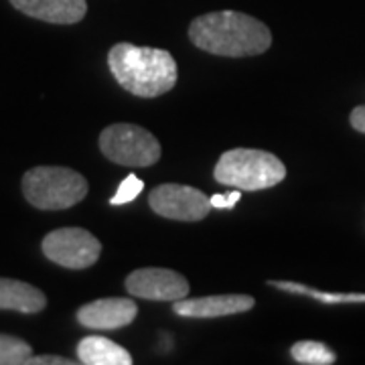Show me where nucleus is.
<instances>
[{"label":"nucleus","mask_w":365,"mask_h":365,"mask_svg":"<svg viewBox=\"0 0 365 365\" xmlns=\"http://www.w3.org/2000/svg\"><path fill=\"white\" fill-rule=\"evenodd\" d=\"M189 39L203 51L222 57L262 55L272 45V33L262 21L237 11H217L197 16Z\"/></svg>","instance_id":"nucleus-1"},{"label":"nucleus","mask_w":365,"mask_h":365,"mask_svg":"<svg viewBox=\"0 0 365 365\" xmlns=\"http://www.w3.org/2000/svg\"><path fill=\"white\" fill-rule=\"evenodd\" d=\"M108 66L118 83L138 98H158L175 88L179 69L165 49L118 43L108 53Z\"/></svg>","instance_id":"nucleus-2"},{"label":"nucleus","mask_w":365,"mask_h":365,"mask_svg":"<svg viewBox=\"0 0 365 365\" xmlns=\"http://www.w3.org/2000/svg\"><path fill=\"white\" fill-rule=\"evenodd\" d=\"M213 177L217 182L240 191H262L284 181L287 167L272 153L258 148H234L220 157Z\"/></svg>","instance_id":"nucleus-3"},{"label":"nucleus","mask_w":365,"mask_h":365,"mask_svg":"<svg viewBox=\"0 0 365 365\" xmlns=\"http://www.w3.org/2000/svg\"><path fill=\"white\" fill-rule=\"evenodd\" d=\"M88 189L86 177L67 167H35L23 177V195L43 211L73 207L86 199Z\"/></svg>","instance_id":"nucleus-4"},{"label":"nucleus","mask_w":365,"mask_h":365,"mask_svg":"<svg viewBox=\"0 0 365 365\" xmlns=\"http://www.w3.org/2000/svg\"><path fill=\"white\" fill-rule=\"evenodd\" d=\"M104 157L124 167H153L163 155L157 138L136 124H112L100 134Z\"/></svg>","instance_id":"nucleus-5"},{"label":"nucleus","mask_w":365,"mask_h":365,"mask_svg":"<svg viewBox=\"0 0 365 365\" xmlns=\"http://www.w3.org/2000/svg\"><path fill=\"white\" fill-rule=\"evenodd\" d=\"M43 254L47 260L55 262L69 270H83L93 266L100 254L102 244L93 234L83 227H61L43 237Z\"/></svg>","instance_id":"nucleus-6"},{"label":"nucleus","mask_w":365,"mask_h":365,"mask_svg":"<svg viewBox=\"0 0 365 365\" xmlns=\"http://www.w3.org/2000/svg\"><path fill=\"white\" fill-rule=\"evenodd\" d=\"M148 205L160 217L175 222H201L211 209L209 197L203 191L175 182L155 187L148 195Z\"/></svg>","instance_id":"nucleus-7"},{"label":"nucleus","mask_w":365,"mask_h":365,"mask_svg":"<svg viewBox=\"0 0 365 365\" xmlns=\"http://www.w3.org/2000/svg\"><path fill=\"white\" fill-rule=\"evenodd\" d=\"M126 290L132 297L163 302H177L189 297V282L185 276L167 268H140L128 274Z\"/></svg>","instance_id":"nucleus-8"},{"label":"nucleus","mask_w":365,"mask_h":365,"mask_svg":"<svg viewBox=\"0 0 365 365\" xmlns=\"http://www.w3.org/2000/svg\"><path fill=\"white\" fill-rule=\"evenodd\" d=\"M138 314V307L132 299H100L79 307V325L88 329H120L130 325Z\"/></svg>","instance_id":"nucleus-9"},{"label":"nucleus","mask_w":365,"mask_h":365,"mask_svg":"<svg viewBox=\"0 0 365 365\" xmlns=\"http://www.w3.org/2000/svg\"><path fill=\"white\" fill-rule=\"evenodd\" d=\"M256 300L248 294H215L205 299H181L175 302V313L187 319H217L227 314L246 313Z\"/></svg>","instance_id":"nucleus-10"},{"label":"nucleus","mask_w":365,"mask_h":365,"mask_svg":"<svg viewBox=\"0 0 365 365\" xmlns=\"http://www.w3.org/2000/svg\"><path fill=\"white\" fill-rule=\"evenodd\" d=\"M11 4L31 19L53 25H73L88 13L86 0H11Z\"/></svg>","instance_id":"nucleus-11"},{"label":"nucleus","mask_w":365,"mask_h":365,"mask_svg":"<svg viewBox=\"0 0 365 365\" xmlns=\"http://www.w3.org/2000/svg\"><path fill=\"white\" fill-rule=\"evenodd\" d=\"M45 307L47 297L37 287L13 278H0V311L35 314Z\"/></svg>","instance_id":"nucleus-12"},{"label":"nucleus","mask_w":365,"mask_h":365,"mask_svg":"<svg viewBox=\"0 0 365 365\" xmlns=\"http://www.w3.org/2000/svg\"><path fill=\"white\" fill-rule=\"evenodd\" d=\"M78 357L86 365H130L132 355L112 339L100 335L83 337L78 345Z\"/></svg>","instance_id":"nucleus-13"},{"label":"nucleus","mask_w":365,"mask_h":365,"mask_svg":"<svg viewBox=\"0 0 365 365\" xmlns=\"http://www.w3.org/2000/svg\"><path fill=\"white\" fill-rule=\"evenodd\" d=\"M294 361L304 365H331L335 364V353L321 341H299L292 345Z\"/></svg>","instance_id":"nucleus-14"},{"label":"nucleus","mask_w":365,"mask_h":365,"mask_svg":"<svg viewBox=\"0 0 365 365\" xmlns=\"http://www.w3.org/2000/svg\"><path fill=\"white\" fill-rule=\"evenodd\" d=\"M270 287L287 290L292 294H304L311 299L321 300L327 304H339V302H365V294H333V292H321L304 284H297V282H280V280H270Z\"/></svg>","instance_id":"nucleus-15"},{"label":"nucleus","mask_w":365,"mask_h":365,"mask_svg":"<svg viewBox=\"0 0 365 365\" xmlns=\"http://www.w3.org/2000/svg\"><path fill=\"white\" fill-rule=\"evenodd\" d=\"M33 349L26 341L0 333V365H26Z\"/></svg>","instance_id":"nucleus-16"},{"label":"nucleus","mask_w":365,"mask_h":365,"mask_svg":"<svg viewBox=\"0 0 365 365\" xmlns=\"http://www.w3.org/2000/svg\"><path fill=\"white\" fill-rule=\"evenodd\" d=\"M143 189L144 182L140 181L136 175H128L124 181L120 182L116 195L110 199V203H112V205H126V203H132L136 197L143 193Z\"/></svg>","instance_id":"nucleus-17"},{"label":"nucleus","mask_w":365,"mask_h":365,"mask_svg":"<svg viewBox=\"0 0 365 365\" xmlns=\"http://www.w3.org/2000/svg\"><path fill=\"white\" fill-rule=\"evenodd\" d=\"M240 197H242V191L240 189H235L232 193H215V195L209 197V203H211V207L213 209H234L235 203L240 201Z\"/></svg>","instance_id":"nucleus-18"},{"label":"nucleus","mask_w":365,"mask_h":365,"mask_svg":"<svg viewBox=\"0 0 365 365\" xmlns=\"http://www.w3.org/2000/svg\"><path fill=\"white\" fill-rule=\"evenodd\" d=\"M73 361H69L66 357H59V355H31L26 365H71Z\"/></svg>","instance_id":"nucleus-19"},{"label":"nucleus","mask_w":365,"mask_h":365,"mask_svg":"<svg viewBox=\"0 0 365 365\" xmlns=\"http://www.w3.org/2000/svg\"><path fill=\"white\" fill-rule=\"evenodd\" d=\"M349 120H351V126L355 130L365 134V106L355 108L351 112V116H349Z\"/></svg>","instance_id":"nucleus-20"}]
</instances>
